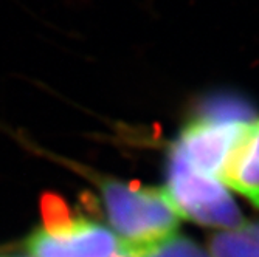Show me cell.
Segmentation results:
<instances>
[{"instance_id": "cell-2", "label": "cell", "mask_w": 259, "mask_h": 257, "mask_svg": "<svg viewBox=\"0 0 259 257\" xmlns=\"http://www.w3.org/2000/svg\"><path fill=\"white\" fill-rule=\"evenodd\" d=\"M44 226L27 240L33 257H112L118 251V239L109 228L85 220L56 194L40 198Z\"/></svg>"}, {"instance_id": "cell-4", "label": "cell", "mask_w": 259, "mask_h": 257, "mask_svg": "<svg viewBox=\"0 0 259 257\" xmlns=\"http://www.w3.org/2000/svg\"><path fill=\"white\" fill-rule=\"evenodd\" d=\"M247 124L202 112L183 127L171 150L199 172L221 180L227 160Z\"/></svg>"}, {"instance_id": "cell-3", "label": "cell", "mask_w": 259, "mask_h": 257, "mask_svg": "<svg viewBox=\"0 0 259 257\" xmlns=\"http://www.w3.org/2000/svg\"><path fill=\"white\" fill-rule=\"evenodd\" d=\"M163 191L180 219L225 229L242 225V214L224 183L199 172L172 150Z\"/></svg>"}, {"instance_id": "cell-5", "label": "cell", "mask_w": 259, "mask_h": 257, "mask_svg": "<svg viewBox=\"0 0 259 257\" xmlns=\"http://www.w3.org/2000/svg\"><path fill=\"white\" fill-rule=\"evenodd\" d=\"M221 181L259 208V120L244 127L227 160Z\"/></svg>"}, {"instance_id": "cell-6", "label": "cell", "mask_w": 259, "mask_h": 257, "mask_svg": "<svg viewBox=\"0 0 259 257\" xmlns=\"http://www.w3.org/2000/svg\"><path fill=\"white\" fill-rule=\"evenodd\" d=\"M211 257H259V220L221 231L209 240Z\"/></svg>"}, {"instance_id": "cell-8", "label": "cell", "mask_w": 259, "mask_h": 257, "mask_svg": "<svg viewBox=\"0 0 259 257\" xmlns=\"http://www.w3.org/2000/svg\"><path fill=\"white\" fill-rule=\"evenodd\" d=\"M112 257H129V255H127L126 252H123L121 249H118V251H116V252H115V254H113Z\"/></svg>"}, {"instance_id": "cell-7", "label": "cell", "mask_w": 259, "mask_h": 257, "mask_svg": "<svg viewBox=\"0 0 259 257\" xmlns=\"http://www.w3.org/2000/svg\"><path fill=\"white\" fill-rule=\"evenodd\" d=\"M135 257H209L194 240L172 234L160 243L141 251Z\"/></svg>"}, {"instance_id": "cell-1", "label": "cell", "mask_w": 259, "mask_h": 257, "mask_svg": "<svg viewBox=\"0 0 259 257\" xmlns=\"http://www.w3.org/2000/svg\"><path fill=\"white\" fill-rule=\"evenodd\" d=\"M101 191L109 222L118 237V249L129 257L176 234L180 217L163 188L104 180Z\"/></svg>"}]
</instances>
